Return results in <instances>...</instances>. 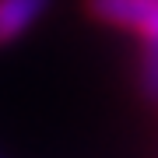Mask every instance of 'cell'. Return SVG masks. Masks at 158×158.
Instances as JSON below:
<instances>
[{"instance_id": "6da1fadb", "label": "cell", "mask_w": 158, "mask_h": 158, "mask_svg": "<svg viewBox=\"0 0 158 158\" xmlns=\"http://www.w3.org/2000/svg\"><path fill=\"white\" fill-rule=\"evenodd\" d=\"M91 18L137 32L144 42H158V0H88Z\"/></svg>"}, {"instance_id": "7a4b0ae2", "label": "cell", "mask_w": 158, "mask_h": 158, "mask_svg": "<svg viewBox=\"0 0 158 158\" xmlns=\"http://www.w3.org/2000/svg\"><path fill=\"white\" fill-rule=\"evenodd\" d=\"M49 0H0V46L21 39L46 14Z\"/></svg>"}, {"instance_id": "3957f363", "label": "cell", "mask_w": 158, "mask_h": 158, "mask_svg": "<svg viewBox=\"0 0 158 158\" xmlns=\"http://www.w3.org/2000/svg\"><path fill=\"white\" fill-rule=\"evenodd\" d=\"M141 88L148 98L158 102V42H144V56H141Z\"/></svg>"}]
</instances>
